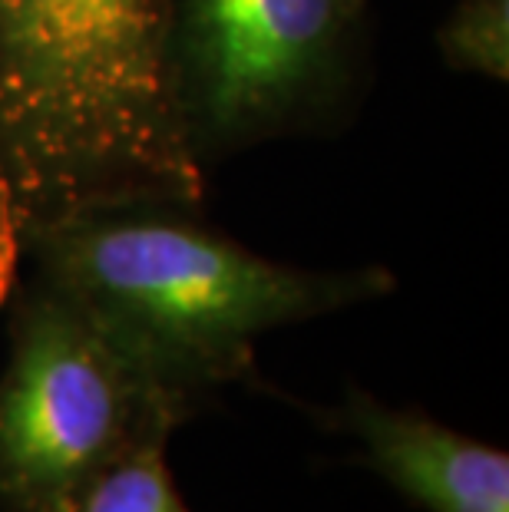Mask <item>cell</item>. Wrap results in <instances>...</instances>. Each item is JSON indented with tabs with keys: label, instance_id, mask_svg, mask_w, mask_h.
Returning a JSON list of instances; mask_svg holds the SVG:
<instances>
[{
	"label": "cell",
	"instance_id": "6",
	"mask_svg": "<svg viewBox=\"0 0 509 512\" xmlns=\"http://www.w3.org/2000/svg\"><path fill=\"white\" fill-rule=\"evenodd\" d=\"M169 440L139 446L86 486L73 512H192L166 463Z\"/></svg>",
	"mask_w": 509,
	"mask_h": 512
},
{
	"label": "cell",
	"instance_id": "1",
	"mask_svg": "<svg viewBox=\"0 0 509 512\" xmlns=\"http://www.w3.org/2000/svg\"><path fill=\"white\" fill-rule=\"evenodd\" d=\"M172 0H0V308L30 245L119 202L205 205L169 96Z\"/></svg>",
	"mask_w": 509,
	"mask_h": 512
},
{
	"label": "cell",
	"instance_id": "2",
	"mask_svg": "<svg viewBox=\"0 0 509 512\" xmlns=\"http://www.w3.org/2000/svg\"><path fill=\"white\" fill-rule=\"evenodd\" d=\"M24 271L73 294L199 410L258 387V337L387 298L381 265L314 271L258 255L202 205L119 202L70 215L30 245Z\"/></svg>",
	"mask_w": 509,
	"mask_h": 512
},
{
	"label": "cell",
	"instance_id": "4",
	"mask_svg": "<svg viewBox=\"0 0 509 512\" xmlns=\"http://www.w3.org/2000/svg\"><path fill=\"white\" fill-rule=\"evenodd\" d=\"M357 0H172L166 67L182 143L209 176L238 152L338 129L364 90Z\"/></svg>",
	"mask_w": 509,
	"mask_h": 512
},
{
	"label": "cell",
	"instance_id": "7",
	"mask_svg": "<svg viewBox=\"0 0 509 512\" xmlns=\"http://www.w3.org/2000/svg\"><path fill=\"white\" fill-rule=\"evenodd\" d=\"M440 60L453 73L509 80V0H457L437 27Z\"/></svg>",
	"mask_w": 509,
	"mask_h": 512
},
{
	"label": "cell",
	"instance_id": "3",
	"mask_svg": "<svg viewBox=\"0 0 509 512\" xmlns=\"http://www.w3.org/2000/svg\"><path fill=\"white\" fill-rule=\"evenodd\" d=\"M0 311V512H73L103 470L202 413L34 271Z\"/></svg>",
	"mask_w": 509,
	"mask_h": 512
},
{
	"label": "cell",
	"instance_id": "8",
	"mask_svg": "<svg viewBox=\"0 0 509 512\" xmlns=\"http://www.w3.org/2000/svg\"><path fill=\"white\" fill-rule=\"evenodd\" d=\"M357 4H364V7H367V0H357Z\"/></svg>",
	"mask_w": 509,
	"mask_h": 512
},
{
	"label": "cell",
	"instance_id": "5",
	"mask_svg": "<svg viewBox=\"0 0 509 512\" xmlns=\"http://www.w3.org/2000/svg\"><path fill=\"white\" fill-rule=\"evenodd\" d=\"M324 430L361 446L357 463L424 512H509V453L433 420L420 407H391L348 387L341 403L314 410Z\"/></svg>",
	"mask_w": 509,
	"mask_h": 512
}]
</instances>
